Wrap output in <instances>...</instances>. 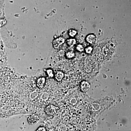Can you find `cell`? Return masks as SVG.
<instances>
[{
  "mask_svg": "<svg viewBox=\"0 0 131 131\" xmlns=\"http://www.w3.org/2000/svg\"><path fill=\"white\" fill-rule=\"evenodd\" d=\"M59 110L58 107L53 105H49L47 106L44 110V112L48 116H52L56 114Z\"/></svg>",
  "mask_w": 131,
  "mask_h": 131,
  "instance_id": "cell-1",
  "label": "cell"
},
{
  "mask_svg": "<svg viewBox=\"0 0 131 131\" xmlns=\"http://www.w3.org/2000/svg\"><path fill=\"white\" fill-rule=\"evenodd\" d=\"M40 118L38 115L33 114L29 116L27 118L28 123L31 125H35L39 121Z\"/></svg>",
  "mask_w": 131,
  "mask_h": 131,
  "instance_id": "cell-2",
  "label": "cell"
},
{
  "mask_svg": "<svg viewBox=\"0 0 131 131\" xmlns=\"http://www.w3.org/2000/svg\"><path fill=\"white\" fill-rule=\"evenodd\" d=\"M65 42L64 39L62 37H59L55 39L53 42V45L54 48L58 49Z\"/></svg>",
  "mask_w": 131,
  "mask_h": 131,
  "instance_id": "cell-3",
  "label": "cell"
},
{
  "mask_svg": "<svg viewBox=\"0 0 131 131\" xmlns=\"http://www.w3.org/2000/svg\"><path fill=\"white\" fill-rule=\"evenodd\" d=\"M80 88L82 92L85 93L90 89L91 85L89 82L86 81H83L80 83Z\"/></svg>",
  "mask_w": 131,
  "mask_h": 131,
  "instance_id": "cell-4",
  "label": "cell"
},
{
  "mask_svg": "<svg viewBox=\"0 0 131 131\" xmlns=\"http://www.w3.org/2000/svg\"><path fill=\"white\" fill-rule=\"evenodd\" d=\"M46 82V79L44 77H40L37 80V87L39 89L43 88Z\"/></svg>",
  "mask_w": 131,
  "mask_h": 131,
  "instance_id": "cell-5",
  "label": "cell"
},
{
  "mask_svg": "<svg viewBox=\"0 0 131 131\" xmlns=\"http://www.w3.org/2000/svg\"><path fill=\"white\" fill-rule=\"evenodd\" d=\"M86 41L89 43L95 44L96 42L97 39L95 36L93 34L89 35L86 38Z\"/></svg>",
  "mask_w": 131,
  "mask_h": 131,
  "instance_id": "cell-6",
  "label": "cell"
},
{
  "mask_svg": "<svg viewBox=\"0 0 131 131\" xmlns=\"http://www.w3.org/2000/svg\"><path fill=\"white\" fill-rule=\"evenodd\" d=\"M64 77V74L61 71H58L55 75V78L58 81H62Z\"/></svg>",
  "mask_w": 131,
  "mask_h": 131,
  "instance_id": "cell-7",
  "label": "cell"
},
{
  "mask_svg": "<svg viewBox=\"0 0 131 131\" xmlns=\"http://www.w3.org/2000/svg\"><path fill=\"white\" fill-rule=\"evenodd\" d=\"M67 43L70 46H72L76 43V41L73 39H71L67 40Z\"/></svg>",
  "mask_w": 131,
  "mask_h": 131,
  "instance_id": "cell-8",
  "label": "cell"
},
{
  "mask_svg": "<svg viewBox=\"0 0 131 131\" xmlns=\"http://www.w3.org/2000/svg\"><path fill=\"white\" fill-rule=\"evenodd\" d=\"M75 55L74 53L73 52H69L66 54V57L69 59L72 58Z\"/></svg>",
  "mask_w": 131,
  "mask_h": 131,
  "instance_id": "cell-9",
  "label": "cell"
},
{
  "mask_svg": "<svg viewBox=\"0 0 131 131\" xmlns=\"http://www.w3.org/2000/svg\"><path fill=\"white\" fill-rule=\"evenodd\" d=\"M46 73L49 78H52L54 76V73L52 69H48L46 70Z\"/></svg>",
  "mask_w": 131,
  "mask_h": 131,
  "instance_id": "cell-10",
  "label": "cell"
},
{
  "mask_svg": "<svg viewBox=\"0 0 131 131\" xmlns=\"http://www.w3.org/2000/svg\"><path fill=\"white\" fill-rule=\"evenodd\" d=\"M69 35L71 37H74L76 35V31L74 30H70L69 31Z\"/></svg>",
  "mask_w": 131,
  "mask_h": 131,
  "instance_id": "cell-11",
  "label": "cell"
},
{
  "mask_svg": "<svg viewBox=\"0 0 131 131\" xmlns=\"http://www.w3.org/2000/svg\"><path fill=\"white\" fill-rule=\"evenodd\" d=\"M76 49L78 52H82L84 51V48L82 45L81 44H79L76 46Z\"/></svg>",
  "mask_w": 131,
  "mask_h": 131,
  "instance_id": "cell-12",
  "label": "cell"
},
{
  "mask_svg": "<svg viewBox=\"0 0 131 131\" xmlns=\"http://www.w3.org/2000/svg\"><path fill=\"white\" fill-rule=\"evenodd\" d=\"M93 51V48L91 47H88L85 49L86 52L87 54L91 53Z\"/></svg>",
  "mask_w": 131,
  "mask_h": 131,
  "instance_id": "cell-13",
  "label": "cell"
},
{
  "mask_svg": "<svg viewBox=\"0 0 131 131\" xmlns=\"http://www.w3.org/2000/svg\"><path fill=\"white\" fill-rule=\"evenodd\" d=\"M37 131H46V129L44 127H39Z\"/></svg>",
  "mask_w": 131,
  "mask_h": 131,
  "instance_id": "cell-14",
  "label": "cell"
}]
</instances>
